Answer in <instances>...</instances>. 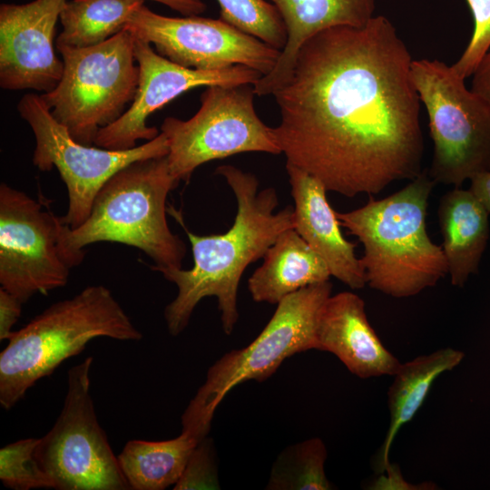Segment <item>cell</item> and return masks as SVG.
Instances as JSON below:
<instances>
[{"label": "cell", "mask_w": 490, "mask_h": 490, "mask_svg": "<svg viewBox=\"0 0 490 490\" xmlns=\"http://www.w3.org/2000/svg\"><path fill=\"white\" fill-rule=\"evenodd\" d=\"M39 438L29 437L7 444L0 449V480L14 490L54 488L51 477L34 457Z\"/></svg>", "instance_id": "obj_26"}, {"label": "cell", "mask_w": 490, "mask_h": 490, "mask_svg": "<svg viewBox=\"0 0 490 490\" xmlns=\"http://www.w3.org/2000/svg\"><path fill=\"white\" fill-rule=\"evenodd\" d=\"M464 358L462 351L446 348L400 364L387 392L390 418L373 464L377 474L384 473L389 466V452L396 435L421 407L435 380L458 366Z\"/></svg>", "instance_id": "obj_21"}, {"label": "cell", "mask_w": 490, "mask_h": 490, "mask_svg": "<svg viewBox=\"0 0 490 490\" xmlns=\"http://www.w3.org/2000/svg\"><path fill=\"white\" fill-rule=\"evenodd\" d=\"M327 448L319 437L289 446L274 462L266 489L329 490L325 473Z\"/></svg>", "instance_id": "obj_24"}, {"label": "cell", "mask_w": 490, "mask_h": 490, "mask_svg": "<svg viewBox=\"0 0 490 490\" xmlns=\"http://www.w3.org/2000/svg\"><path fill=\"white\" fill-rule=\"evenodd\" d=\"M318 350L334 354L359 378L393 376L400 366L370 325L364 300L343 291L325 301L317 323Z\"/></svg>", "instance_id": "obj_16"}, {"label": "cell", "mask_w": 490, "mask_h": 490, "mask_svg": "<svg viewBox=\"0 0 490 490\" xmlns=\"http://www.w3.org/2000/svg\"><path fill=\"white\" fill-rule=\"evenodd\" d=\"M412 61L384 15L309 39L272 94L286 162L346 197L377 194L420 174L424 137Z\"/></svg>", "instance_id": "obj_1"}, {"label": "cell", "mask_w": 490, "mask_h": 490, "mask_svg": "<svg viewBox=\"0 0 490 490\" xmlns=\"http://www.w3.org/2000/svg\"><path fill=\"white\" fill-rule=\"evenodd\" d=\"M199 442L185 432L162 441L133 439L117 458L131 489L163 490L178 482Z\"/></svg>", "instance_id": "obj_22"}, {"label": "cell", "mask_w": 490, "mask_h": 490, "mask_svg": "<svg viewBox=\"0 0 490 490\" xmlns=\"http://www.w3.org/2000/svg\"><path fill=\"white\" fill-rule=\"evenodd\" d=\"M177 186L167 155L130 163L103 184L83 223L66 226L64 245L85 257L83 248L89 244L118 242L139 249L156 267L181 268L186 246L166 218L168 194Z\"/></svg>", "instance_id": "obj_5"}, {"label": "cell", "mask_w": 490, "mask_h": 490, "mask_svg": "<svg viewBox=\"0 0 490 490\" xmlns=\"http://www.w3.org/2000/svg\"><path fill=\"white\" fill-rule=\"evenodd\" d=\"M139 341L134 326L109 289L88 286L52 304L14 331L0 353V404L11 409L29 388L50 376L93 338Z\"/></svg>", "instance_id": "obj_4"}, {"label": "cell", "mask_w": 490, "mask_h": 490, "mask_svg": "<svg viewBox=\"0 0 490 490\" xmlns=\"http://www.w3.org/2000/svg\"><path fill=\"white\" fill-rule=\"evenodd\" d=\"M67 224L40 201L0 185V284L23 303L67 284L84 257L64 242Z\"/></svg>", "instance_id": "obj_11"}, {"label": "cell", "mask_w": 490, "mask_h": 490, "mask_svg": "<svg viewBox=\"0 0 490 490\" xmlns=\"http://www.w3.org/2000/svg\"><path fill=\"white\" fill-rule=\"evenodd\" d=\"M438 221L453 286L463 287L478 271L489 240L490 213L469 190L455 187L440 199Z\"/></svg>", "instance_id": "obj_19"}, {"label": "cell", "mask_w": 490, "mask_h": 490, "mask_svg": "<svg viewBox=\"0 0 490 490\" xmlns=\"http://www.w3.org/2000/svg\"><path fill=\"white\" fill-rule=\"evenodd\" d=\"M24 303L9 291L0 288V340L9 339L14 325L21 316Z\"/></svg>", "instance_id": "obj_29"}, {"label": "cell", "mask_w": 490, "mask_h": 490, "mask_svg": "<svg viewBox=\"0 0 490 490\" xmlns=\"http://www.w3.org/2000/svg\"><path fill=\"white\" fill-rule=\"evenodd\" d=\"M471 90L490 104V49L472 74Z\"/></svg>", "instance_id": "obj_30"}, {"label": "cell", "mask_w": 490, "mask_h": 490, "mask_svg": "<svg viewBox=\"0 0 490 490\" xmlns=\"http://www.w3.org/2000/svg\"><path fill=\"white\" fill-rule=\"evenodd\" d=\"M220 19L281 51L287 42L283 20L268 0H217Z\"/></svg>", "instance_id": "obj_25"}, {"label": "cell", "mask_w": 490, "mask_h": 490, "mask_svg": "<svg viewBox=\"0 0 490 490\" xmlns=\"http://www.w3.org/2000/svg\"><path fill=\"white\" fill-rule=\"evenodd\" d=\"M144 0H70L60 14L62 31L55 47L85 48L97 45L123 29L131 15Z\"/></svg>", "instance_id": "obj_23"}, {"label": "cell", "mask_w": 490, "mask_h": 490, "mask_svg": "<svg viewBox=\"0 0 490 490\" xmlns=\"http://www.w3.org/2000/svg\"><path fill=\"white\" fill-rule=\"evenodd\" d=\"M278 9L287 42L274 68L254 84L256 95L273 94L290 78L299 51L311 37L336 26L362 27L374 15L376 0H268Z\"/></svg>", "instance_id": "obj_18"}, {"label": "cell", "mask_w": 490, "mask_h": 490, "mask_svg": "<svg viewBox=\"0 0 490 490\" xmlns=\"http://www.w3.org/2000/svg\"><path fill=\"white\" fill-rule=\"evenodd\" d=\"M466 1L474 19V31L463 54L451 65L464 79L472 76L490 49V0Z\"/></svg>", "instance_id": "obj_27"}, {"label": "cell", "mask_w": 490, "mask_h": 490, "mask_svg": "<svg viewBox=\"0 0 490 490\" xmlns=\"http://www.w3.org/2000/svg\"><path fill=\"white\" fill-rule=\"evenodd\" d=\"M145 1V0H144ZM162 4L180 13L182 16L200 15L207 9L202 0H151Z\"/></svg>", "instance_id": "obj_32"}, {"label": "cell", "mask_w": 490, "mask_h": 490, "mask_svg": "<svg viewBox=\"0 0 490 490\" xmlns=\"http://www.w3.org/2000/svg\"><path fill=\"white\" fill-rule=\"evenodd\" d=\"M215 173L222 176L236 199L237 212L232 226L222 234L197 235L184 223L180 211L169 206L170 213L182 227L191 242L193 266L150 268L176 285L175 299L164 309L169 333L180 335L188 326L198 303L216 297L223 331L230 335L238 319V289L246 268L263 258L268 249L286 230L294 228V208L279 205L273 187L259 191V181L250 172L232 165H220Z\"/></svg>", "instance_id": "obj_2"}, {"label": "cell", "mask_w": 490, "mask_h": 490, "mask_svg": "<svg viewBox=\"0 0 490 490\" xmlns=\"http://www.w3.org/2000/svg\"><path fill=\"white\" fill-rule=\"evenodd\" d=\"M422 171L401 190L362 207L336 211L342 227L364 246L360 259L370 288L409 298L435 286L447 273L441 246L426 232L428 199L436 185Z\"/></svg>", "instance_id": "obj_3"}, {"label": "cell", "mask_w": 490, "mask_h": 490, "mask_svg": "<svg viewBox=\"0 0 490 490\" xmlns=\"http://www.w3.org/2000/svg\"><path fill=\"white\" fill-rule=\"evenodd\" d=\"M125 28L151 44L162 56L181 66L218 70L240 64L268 74L280 51L224 20L190 15L170 17L144 4L129 17Z\"/></svg>", "instance_id": "obj_13"}, {"label": "cell", "mask_w": 490, "mask_h": 490, "mask_svg": "<svg viewBox=\"0 0 490 490\" xmlns=\"http://www.w3.org/2000/svg\"><path fill=\"white\" fill-rule=\"evenodd\" d=\"M68 0L0 5V86L4 90H54L64 72L54 52L57 21Z\"/></svg>", "instance_id": "obj_15"}, {"label": "cell", "mask_w": 490, "mask_h": 490, "mask_svg": "<svg viewBox=\"0 0 490 490\" xmlns=\"http://www.w3.org/2000/svg\"><path fill=\"white\" fill-rule=\"evenodd\" d=\"M411 78L429 119L430 177L461 187L490 171V104L442 61L413 60Z\"/></svg>", "instance_id": "obj_8"}, {"label": "cell", "mask_w": 490, "mask_h": 490, "mask_svg": "<svg viewBox=\"0 0 490 490\" xmlns=\"http://www.w3.org/2000/svg\"><path fill=\"white\" fill-rule=\"evenodd\" d=\"M385 472L387 476L380 474L382 476L373 483L371 489H420L415 487L416 485L406 482L401 475L399 467L396 465L389 464Z\"/></svg>", "instance_id": "obj_31"}, {"label": "cell", "mask_w": 490, "mask_h": 490, "mask_svg": "<svg viewBox=\"0 0 490 490\" xmlns=\"http://www.w3.org/2000/svg\"><path fill=\"white\" fill-rule=\"evenodd\" d=\"M215 450L212 440L201 439L193 449L174 490L219 489Z\"/></svg>", "instance_id": "obj_28"}, {"label": "cell", "mask_w": 490, "mask_h": 490, "mask_svg": "<svg viewBox=\"0 0 490 490\" xmlns=\"http://www.w3.org/2000/svg\"><path fill=\"white\" fill-rule=\"evenodd\" d=\"M468 188L490 213V171L478 173L470 180Z\"/></svg>", "instance_id": "obj_33"}, {"label": "cell", "mask_w": 490, "mask_h": 490, "mask_svg": "<svg viewBox=\"0 0 490 490\" xmlns=\"http://www.w3.org/2000/svg\"><path fill=\"white\" fill-rule=\"evenodd\" d=\"M255 95L252 84L207 86L191 118L163 120L161 132L168 142L170 173L178 184L213 160L241 152L281 153L274 128L256 113Z\"/></svg>", "instance_id": "obj_9"}, {"label": "cell", "mask_w": 490, "mask_h": 490, "mask_svg": "<svg viewBox=\"0 0 490 490\" xmlns=\"http://www.w3.org/2000/svg\"><path fill=\"white\" fill-rule=\"evenodd\" d=\"M294 201V229L324 260L330 275L352 289L367 284L366 271L356 255V244L344 238L327 190L318 179L286 162Z\"/></svg>", "instance_id": "obj_17"}, {"label": "cell", "mask_w": 490, "mask_h": 490, "mask_svg": "<svg viewBox=\"0 0 490 490\" xmlns=\"http://www.w3.org/2000/svg\"><path fill=\"white\" fill-rule=\"evenodd\" d=\"M133 46L134 36L125 28L97 45L56 48L63 75L41 96L76 142L94 144L99 131L117 121L132 102L140 73Z\"/></svg>", "instance_id": "obj_7"}, {"label": "cell", "mask_w": 490, "mask_h": 490, "mask_svg": "<svg viewBox=\"0 0 490 490\" xmlns=\"http://www.w3.org/2000/svg\"><path fill=\"white\" fill-rule=\"evenodd\" d=\"M133 48L140 71L136 93L124 113L99 131L94 142L98 147L124 151L136 147L139 140L154 139L159 132L146 124L147 118L193 88L253 85L262 76L260 72L240 64L218 70L184 67L162 56L151 44L135 36Z\"/></svg>", "instance_id": "obj_14"}, {"label": "cell", "mask_w": 490, "mask_h": 490, "mask_svg": "<svg viewBox=\"0 0 490 490\" xmlns=\"http://www.w3.org/2000/svg\"><path fill=\"white\" fill-rule=\"evenodd\" d=\"M330 276L324 260L290 228L268 249L263 263L249 278L248 289L254 301L278 304L304 287L328 281Z\"/></svg>", "instance_id": "obj_20"}, {"label": "cell", "mask_w": 490, "mask_h": 490, "mask_svg": "<svg viewBox=\"0 0 490 490\" xmlns=\"http://www.w3.org/2000/svg\"><path fill=\"white\" fill-rule=\"evenodd\" d=\"M17 111L35 138L34 165L42 172L55 168L66 185L68 209L63 218L71 229L85 221L98 191L114 173L133 162L166 156L169 152L167 138L162 132L124 151L80 143L54 118L37 93L23 95Z\"/></svg>", "instance_id": "obj_12"}, {"label": "cell", "mask_w": 490, "mask_h": 490, "mask_svg": "<svg viewBox=\"0 0 490 490\" xmlns=\"http://www.w3.org/2000/svg\"><path fill=\"white\" fill-rule=\"evenodd\" d=\"M331 290L328 280L286 296L251 343L228 352L211 365L181 416V432L201 441L210 432L217 407L234 387L248 380L264 381L286 358L316 349L318 318Z\"/></svg>", "instance_id": "obj_6"}, {"label": "cell", "mask_w": 490, "mask_h": 490, "mask_svg": "<svg viewBox=\"0 0 490 490\" xmlns=\"http://www.w3.org/2000/svg\"><path fill=\"white\" fill-rule=\"evenodd\" d=\"M93 357L67 372L63 408L34 449L40 467L58 490L131 489L100 426L90 393Z\"/></svg>", "instance_id": "obj_10"}]
</instances>
